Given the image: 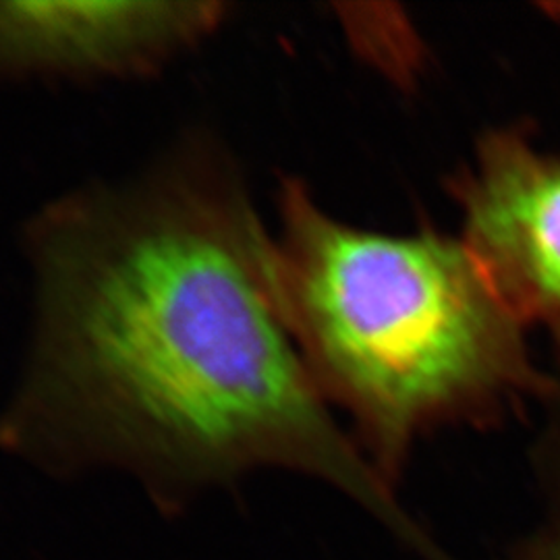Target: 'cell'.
<instances>
[{
	"label": "cell",
	"instance_id": "6da1fadb",
	"mask_svg": "<svg viewBox=\"0 0 560 560\" xmlns=\"http://www.w3.org/2000/svg\"><path fill=\"white\" fill-rule=\"evenodd\" d=\"M23 249L34 318L2 451L50 476L120 471L166 513L295 471L451 560L312 381L280 316L272 235L221 138L187 133L133 177L46 203Z\"/></svg>",
	"mask_w": 560,
	"mask_h": 560
},
{
	"label": "cell",
	"instance_id": "7a4b0ae2",
	"mask_svg": "<svg viewBox=\"0 0 560 560\" xmlns=\"http://www.w3.org/2000/svg\"><path fill=\"white\" fill-rule=\"evenodd\" d=\"M277 203L280 316L322 397L353 420V439L388 486L423 436L490 428L538 405L550 374L460 237L347 224L293 177Z\"/></svg>",
	"mask_w": 560,
	"mask_h": 560
},
{
	"label": "cell",
	"instance_id": "3957f363",
	"mask_svg": "<svg viewBox=\"0 0 560 560\" xmlns=\"http://www.w3.org/2000/svg\"><path fill=\"white\" fill-rule=\"evenodd\" d=\"M460 240L525 328L544 330L560 361V154L520 125L481 136L448 183Z\"/></svg>",
	"mask_w": 560,
	"mask_h": 560
},
{
	"label": "cell",
	"instance_id": "277c9868",
	"mask_svg": "<svg viewBox=\"0 0 560 560\" xmlns=\"http://www.w3.org/2000/svg\"><path fill=\"white\" fill-rule=\"evenodd\" d=\"M221 0L0 2V88L148 80L219 34Z\"/></svg>",
	"mask_w": 560,
	"mask_h": 560
},
{
	"label": "cell",
	"instance_id": "5b68a950",
	"mask_svg": "<svg viewBox=\"0 0 560 560\" xmlns=\"http://www.w3.org/2000/svg\"><path fill=\"white\" fill-rule=\"evenodd\" d=\"M538 407L541 430L534 446V465L544 492V513L536 529L513 550L511 560H560V365Z\"/></svg>",
	"mask_w": 560,
	"mask_h": 560
},
{
	"label": "cell",
	"instance_id": "8992f818",
	"mask_svg": "<svg viewBox=\"0 0 560 560\" xmlns=\"http://www.w3.org/2000/svg\"><path fill=\"white\" fill-rule=\"evenodd\" d=\"M544 13L552 20L560 21V2H548V4H541Z\"/></svg>",
	"mask_w": 560,
	"mask_h": 560
}]
</instances>
